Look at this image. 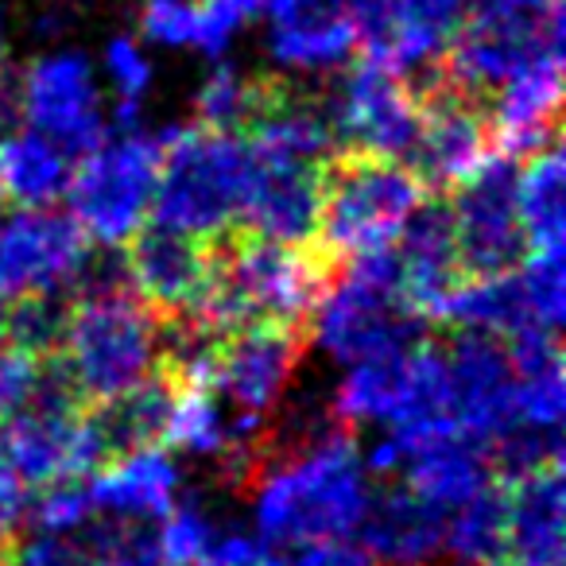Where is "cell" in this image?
<instances>
[{"mask_svg": "<svg viewBox=\"0 0 566 566\" xmlns=\"http://www.w3.org/2000/svg\"><path fill=\"white\" fill-rule=\"evenodd\" d=\"M249 148L237 133L179 125L159 136V179L151 195L156 226L213 237L241 221Z\"/></svg>", "mask_w": 566, "mask_h": 566, "instance_id": "277c9868", "label": "cell"}, {"mask_svg": "<svg viewBox=\"0 0 566 566\" xmlns=\"http://www.w3.org/2000/svg\"><path fill=\"white\" fill-rule=\"evenodd\" d=\"M24 516H28V489L0 470V566L9 563V551L17 543V527Z\"/></svg>", "mask_w": 566, "mask_h": 566, "instance_id": "74e56055", "label": "cell"}, {"mask_svg": "<svg viewBox=\"0 0 566 566\" xmlns=\"http://www.w3.org/2000/svg\"><path fill=\"white\" fill-rule=\"evenodd\" d=\"M156 539L171 566H198L218 539V520L202 501H175V509L156 524Z\"/></svg>", "mask_w": 566, "mask_h": 566, "instance_id": "83f0119b", "label": "cell"}, {"mask_svg": "<svg viewBox=\"0 0 566 566\" xmlns=\"http://www.w3.org/2000/svg\"><path fill=\"white\" fill-rule=\"evenodd\" d=\"M434 323L458 326V331H481L493 338H516L524 331H539L535 315L527 307L524 283L520 272H501V275H478V280H462L454 292L447 295V303L439 307Z\"/></svg>", "mask_w": 566, "mask_h": 566, "instance_id": "603a6c76", "label": "cell"}, {"mask_svg": "<svg viewBox=\"0 0 566 566\" xmlns=\"http://www.w3.org/2000/svg\"><path fill=\"white\" fill-rule=\"evenodd\" d=\"M213 244H218V268L210 295L190 318L213 334L241 326L307 331L311 315L338 275V264L315 241L287 244L244 226H229L213 233Z\"/></svg>", "mask_w": 566, "mask_h": 566, "instance_id": "6da1fadb", "label": "cell"}, {"mask_svg": "<svg viewBox=\"0 0 566 566\" xmlns=\"http://www.w3.org/2000/svg\"><path fill=\"white\" fill-rule=\"evenodd\" d=\"M450 411L458 431L489 442L516 419L512 411V365L501 338L481 331H462L447 349Z\"/></svg>", "mask_w": 566, "mask_h": 566, "instance_id": "2e32d148", "label": "cell"}, {"mask_svg": "<svg viewBox=\"0 0 566 566\" xmlns=\"http://www.w3.org/2000/svg\"><path fill=\"white\" fill-rule=\"evenodd\" d=\"M431 195L408 159L338 144L323 164L315 244L342 268L357 252L392 244Z\"/></svg>", "mask_w": 566, "mask_h": 566, "instance_id": "3957f363", "label": "cell"}, {"mask_svg": "<svg viewBox=\"0 0 566 566\" xmlns=\"http://www.w3.org/2000/svg\"><path fill=\"white\" fill-rule=\"evenodd\" d=\"M4 331H9V303L0 300V346H4Z\"/></svg>", "mask_w": 566, "mask_h": 566, "instance_id": "60d3db41", "label": "cell"}, {"mask_svg": "<svg viewBox=\"0 0 566 566\" xmlns=\"http://www.w3.org/2000/svg\"><path fill=\"white\" fill-rule=\"evenodd\" d=\"M331 125L342 148L377 151L411 164L419 144V97L408 78L361 59L342 82L338 102L331 105Z\"/></svg>", "mask_w": 566, "mask_h": 566, "instance_id": "9c48e42d", "label": "cell"}, {"mask_svg": "<svg viewBox=\"0 0 566 566\" xmlns=\"http://www.w3.org/2000/svg\"><path fill=\"white\" fill-rule=\"evenodd\" d=\"M140 28L148 40L187 48L195 43V0H144Z\"/></svg>", "mask_w": 566, "mask_h": 566, "instance_id": "1f68e13d", "label": "cell"}, {"mask_svg": "<svg viewBox=\"0 0 566 566\" xmlns=\"http://www.w3.org/2000/svg\"><path fill=\"white\" fill-rule=\"evenodd\" d=\"M105 66H109L120 97H125V102H140L151 82L148 59L140 55V48H136L133 40H113L109 51H105Z\"/></svg>", "mask_w": 566, "mask_h": 566, "instance_id": "d590c367", "label": "cell"}, {"mask_svg": "<svg viewBox=\"0 0 566 566\" xmlns=\"http://www.w3.org/2000/svg\"><path fill=\"white\" fill-rule=\"evenodd\" d=\"M90 260V237L66 213L28 210L0 218V300L59 292L71 287L74 275Z\"/></svg>", "mask_w": 566, "mask_h": 566, "instance_id": "30bf717a", "label": "cell"}, {"mask_svg": "<svg viewBox=\"0 0 566 566\" xmlns=\"http://www.w3.org/2000/svg\"><path fill=\"white\" fill-rule=\"evenodd\" d=\"M71 159L43 133L0 136V195L28 210H43L66 195Z\"/></svg>", "mask_w": 566, "mask_h": 566, "instance_id": "d4e9b609", "label": "cell"}, {"mask_svg": "<svg viewBox=\"0 0 566 566\" xmlns=\"http://www.w3.org/2000/svg\"><path fill=\"white\" fill-rule=\"evenodd\" d=\"M427 566H501V563H473V558H454V563H427Z\"/></svg>", "mask_w": 566, "mask_h": 566, "instance_id": "ab89813d", "label": "cell"}, {"mask_svg": "<svg viewBox=\"0 0 566 566\" xmlns=\"http://www.w3.org/2000/svg\"><path fill=\"white\" fill-rule=\"evenodd\" d=\"M268 9V0H195V48L221 55L249 20Z\"/></svg>", "mask_w": 566, "mask_h": 566, "instance_id": "f546056e", "label": "cell"}, {"mask_svg": "<svg viewBox=\"0 0 566 566\" xmlns=\"http://www.w3.org/2000/svg\"><path fill=\"white\" fill-rule=\"evenodd\" d=\"M318 195H323V164L260 156L249 148V187L237 226L287 244H311L318 226Z\"/></svg>", "mask_w": 566, "mask_h": 566, "instance_id": "9a60e30c", "label": "cell"}, {"mask_svg": "<svg viewBox=\"0 0 566 566\" xmlns=\"http://www.w3.org/2000/svg\"><path fill=\"white\" fill-rule=\"evenodd\" d=\"M520 283H524L527 307L535 315L539 331H555L563 326L566 315V275H563V252H527L520 260Z\"/></svg>", "mask_w": 566, "mask_h": 566, "instance_id": "f1b7e54d", "label": "cell"}, {"mask_svg": "<svg viewBox=\"0 0 566 566\" xmlns=\"http://www.w3.org/2000/svg\"><path fill=\"white\" fill-rule=\"evenodd\" d=\"M442 524L447 516L400 481L373 496L357 532L380 566H427L442 551Z\"/></svg>", "mask_w": 566, "mask_h": 566, "instance_id": "44dd1931", "label": "cell"}, {"mask_svg": "<svg viewBox=\"0 0 566 566\" xmlns=\"http://www.w3.org/2000/svg\"><path fill=\"white\" fill-rule=\"evenodd\" d=\"M20 117L71 156H86L105 140L90 63L82 55L40 59L20 82Z\"/></svg>", "mask_w": 566, "mask_h": 566, "instance_id": "7c38bea8", "label": "cell"}, {"mask_svg": "<svg viewBox=\"0 0 566 566\" xmlns=\"http://www.w3.org/2000/svg\"><path fill=\"white\" fill-rule=\"evenodd\" d=\"M55 354L63 357L82 403H102L156 373L159 315L133 287L74 295Z\"/></svg>", "mask_w": 566, "mask_h": 566, "instance_id": "5b68a950", "label": "cell"}, {"mask_svg": "<svg viewBox=\"0 0 566 566\" xmlns=\"http://www.w3.org/2000/svg\"><path fill=\"white\" fill-rule=\"evenodd\" d=\"M198 566H275V555L260 535L252 539L244 532H218V539L210 543V551H206Z\"/></svg>", "mask_w": 566, "mask_h": 566, "instance_id": "8d00e7d4", "label": "cell"}, {"mask_svg": "<svg viewBox=\"0 0 566 566\" xmlns=\"http://www.w3.org/2000/svg\"><path fill=\"white\" fill-rule=\"evenodd\" d=\"M442 547L454 558L473 563H501L504 558V485L493 481L470 501L447 512L442 524Z\"/></svg>", "mask_w": 566, "mask_h": 566, "instance_id": "4316f807", "label": "cell"}, {"mask_svg": "<svg viewBox=\"0 0 566 566\" xmlns=\"http://www.w3.org/2000/svg\"><path fill=\"white\" fill-rule=\"evenodd\" d=\"M307 346V331L292 326H241L218 338L213 349V392L241 416H264L283 396Z\"/></svg>", "mask_w": 566, "mask_h": 566, "instance_id": "4fadbf2b", "label": "cell"}, {"mask_svg": "<svg viewBox=\"0 0 566 566\" xmlns=\"http://www.w3.org/2000/svg\"><path fill=\"white\" fill-rule=\"evenodd\" d=\"M504 485V558L512 566H563V465L520 473Z\"/></svg>", "mask_w": 566, "mask_h": 566, "instance_id": "ac0fdd59", "label": "cell"}, {"mask_svg": "<svg viewBox=\"0 0 566 566\" xmlns=\"http://www.w3.org/2000/svg\"><path fill=\"white\" fill-rule=\"evenodd\" d=\"M82 411L86 408L59 411L28 403L17 416L0 419V470L17 478L28 493L97 470Z\"/></svg>", "mask_w": 566, "mask_h": 566, "instance_id": "8fae6325", "label": "cell"}, {"mask_svg": "<svg viewBox=\"0 0 566 566\" xmlns=\"http://www.w3.org/2000/svg\"><path fill=\"white\" fill-rule=\"evenodd\" d=\"M249 489L252 520L268 547L346 539L361 527V516L373 501L369 470L349 434L307 454L260 465Z\"/></svg>", "mask_w": 566, "mask_h": 566, "instance_id": "7a4b0ae2", "label": "cell"}, {"mask_svg": "<svg viewBox=\"0 0 566 566\" xmlns=\"http://www.w3.org/2000/svg\"><path fill=\"white\" fill-rule=\"evenodd\" d=\"M516 213L527 252H566V164L558 140L516 171Z\"/></svg>", "mask_w": 566, "mask_h": 566, "instance_id": "cb8c5ba5", "label": "cell"}, {"mask_svg": "<svg viewBox=\"0 0 566 566\" xmlns=\"http://www.w3.org/2000/svg\"><path fill=\"white\" fill-rule=\"evenodd\" d=\"M411 349H392V354L365 357V361L349 365V377L342 380L338 396H334V411L342 423H373L385 419L392 423V416L400 411L403 388H408V369H411Z\"/></svg>", "mask_w": 566, "mask_h": 566, "instance_id": "484cf974", "label": "cell"}, {"mask_svg": "<svg viewBox=\"0 0 566 566\" xmlns=\"http://www.w3.org/2000/svg\"><path fill=\"white\" fill-rule=\"evenodd\" d=\"M516 159L493 151L478 175L447 190L465 280L512 272L524 260L527 249L516 213Z\"/></svg>", "mask_w": 566, "mask_h": 566, "instance_id": "52a82bcc", "label": "cell"}, {"mask_svg": "<svg viewBox=\"0 0 566 566\" xmlns=\"http://www.w3.org/2000/svg\"><path fill=\"white\" fill-rule=\"evenodd\" d=\"M473 4H509V9H547L558 0H473Z\"/></svg>", "mask_w": 566, "mask_h": 566, "instance_id": "f35d334b", "label": "cell"}, {"mask_svg": "<svg viewBox=\"0 0 566 566\" xmlns=\"http://www.w3.org/2000/svg\"><path fill=\"white\" fill-rule=\"evenodd\" d=\"M272 51L287 66H334L354 55L349 0H268Z\"/></svg>", "mask_w": 566, "mask_h": 566, "instance_id": "7402d4cb", "label": "cell"}, {"mask_svg": "<svg viewBox=\"0 0 566 566\" xmlns=\"http://www.w3.org/2000/svg\"><path fill=\"white\" fill-rule=\"evenodd\" d=\"M35 377H40V357L24 354L17 346H0V419L17 416L32 400Z\"/></svg>", "mask_w": 566, "mask_h": 566, "instance_id": "d6a6232c", "label": "cell"}, {"mask_svg": "<svg viewBox=\"0 0 566 566\" xmlns=\"http://www.w3.org/2000/svg\"><path fill=\"white\" fill-rule=\"evenodd\" d=\"M244 102H249V78H241L233 66H218L198 94V125L237 133L244 117Z\"/></svg>", "mask_w": 566, "mask_h": 566, "instance_id": "4dcf8cb0", "label": "cell"}, {"mask_svg": "<svg viewBox=\"0 0 566 566\" xmlns=\"http://www.w3.org/2000/svg\"><path fill=\"white\" fill-rule=\"evenodd\" d=\"M400 287L403 303L411 315H419L423 323H434L439 307L447 303V295L465 280L462 260H458V241H454V218H450V202L442 195H431L416 213L408 218V226L400 229Z\"/></svg>", "mask_w": 566, "mask_h": 566, "instance_id": "e0dca14e", "label": "cell"}, {"mask_svg": "<svg viewBox=\"0 0 566 566\" xmlns=\"http://www.w3.org/2000/svg\"><path fill=\"white\" fill-rule=\"evenodd\" d=\"M159 179V136L120 133L105 136L71 171L66 198L71 218L86 229L90 241L125 244L148 221L151 195Z\"/></svg>", "mask_w": 566, "mask_h": 566, "instance_id": "8992f818", "label": "cell"}, {"mask_svg": "<svg viewBox=\"0 0 566 566\" xmlns=\"http://www.w3.org/2000/svg\"><path fill=\"white\" fill-rule=\"evenodd\" d=\"M4 566H86V563H82V551L74 535L35 532L32 539L12 543Z\"/></svg>", "mask_w": 566, "mask_h": 566, "instance_id": "836d02e7", "label": "cell"}, {"mask_svg": "<svg viewBox=\"0 0 566 566\" xmlns=\"http://www.w3.org/2000/svg\"><path fill=\"white\" fill-rule=\"evenodd\" d=\"M175 392H179L175 377L156 365V373L148 380H140V385H133L128 392H117L102 403H86L82 423H86L97 465L133 454V450L164 447Z\"/></svg>", "mask_w": 566, "mask_h": 566, "instance_id": "d6986e66", "label": "cell"}, {"mask_svg": "<svg viewBox=\"0 0 566 566\" xmlns=\"http://www.w3.org/2000/svg\"><path fill=\"white\" fill-rule=\"evenodd\" d=\"M275 566H377L365 547H354L346 539H311L295 543L287 555H275Z\"/></svg>", "mask_w": 566, "mask_h": 566, "instance_id": "e575fe53", "label": "cell"}, {"mask_svg": "<svg viewBox=\"0 0 566 566\" xmlns=\"http://www.w3.org/2000/svg\"><path fill=\"white\" fill-rule=\"evenodd\" d=\"M218 244L213 237H195L167 226H140L125 241L128 287L159 318H195L210 295Z\"/></svg>", "mask_w": 566, "mask_h": 566, "instance_id": "ba28073f", "label": "cell"}, {"mask_svg": "<svg viewBox=\"0 0 566 566\" xmlns=\"http://www.w3.org/2000/svg\"><path fill=\"white\" fill-rule=\"evenodd\" d=\"M0 202H4V195H0Z\"/></svg>", "mask_w": 566, "mask_h": 566, "instance_id": "7bdbcfd3", "label": "cell"}, {"mask_svg": "<svg viewBox=\"0 0 566 566\" xmlns=\"http://www.w3.org/2000/svg\"><path fill=\"white\" fill-rule=\"evenodd\" d=\"M485 113L496 156L520 164L555 144L558 125H563V51L532 59L512 78H504L489 94Z\"/></svg>", "mask_w": 566, "mask_h": 566, "instance_id": "5bb4252c", "label": "cell"}, {"mask_svg": "<svg viewBox=\"0 0 566 566\" xmlns=\"http://www.w3.org/2000/svg\"><path fill=\"white\" fill-rule=\"evenodd\" d=\"M0 78H4V35H0Z\"/></svg>", "mask_w": 566, "mask_h": 566, "instance_id": "b9f144b4", "label": "cell"}, {"mask_svg": "<svg viewBox=\"0 0 566 566\" xmlns=\"http://www.w3.org/2000/svg\"><path fill=\"white\" fill-rule=\"evenodd\" d=\"M86 489L94 512H102V516L159 524L179 501V465L164 447L133 450V454L97 465Z\"/></svg>", "mask_w": 566, "mask_h": 566, "instance_id": "ffe728a7", "label": "cell"}]
</instances>
